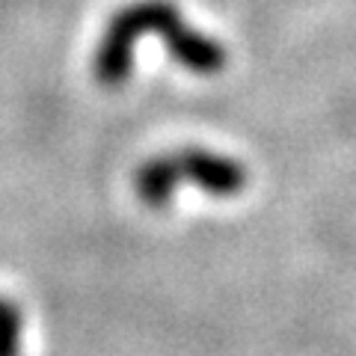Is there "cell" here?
Listing matches in <instances>:
<instances>
[{
  "instance_id": "1",
  "label": "cell",
  "mask_w": 356,
  "mask_h": 356,
  "mask_svg": "<svg viewBox=\"0 0 356 356\" xmlns=\"http://www.w3.org/2000/svg\"><path fill=\"white\" fill-rule=\"evenodd\" d=\"M181 172L191 178L196 187H202L208 196H238L247 184V172L243 166L229 161V158H220V154H211V152H202V149H191L184 152L181 158Z\"/></svg>"
},
{
  "instance_id": "2",
  "label": "cell",
  "mask_w": 356,
  "mask_h": 356,
  "mask_svg": "<svg viewBox=\"0 0 356 356\" xmlns=\"http://www.w3.org/2000/svg\"><path fill=\"white\" fill-rule=\"evenodd\" d=\"M181 178V163L178 161H166V158H154L149 163L140 166L137 172V196L152 208H163L170 199L175 196V184Z\"/></svg>"
},
{
  "instance_id": "3",
  "label": "cell",
  "mask_w": 356,
  "mask_h": 356,
  "mask_svg": "<svg viewBox=\"0 0 356 356\" xmlns=\"http://www.w3.org/2000/svg\"><path fill=\"white\" fill-rule=\"evenodd\" d=\"M21 330L24 318L13 300L0 297V356H21Z\"/></svg>"
}]
</instances>
